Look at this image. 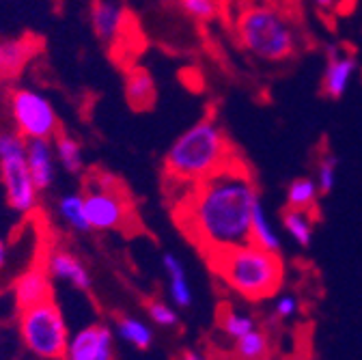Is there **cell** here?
<instances>
[{"instance_id":"obj_1","label":"cell","mask_w":362,"mask_h":360,"mask_svg":"<svg viewBox=\"0 0 362 360\" xmlns=\"http://www.w3.org/2000/svg\"><path fill=\"white\" fill-rule=\"evenodd\" d=\"M261 201L255 177L235 156L194 184L177 207V222L205 257L250 244L252 209Z\"/></svg>"},{"instance_id":"obj_2","label":"cell","mask_w":362,"mask_h":360,"mask_svg":"<svg viewBox=\"0 0 362 360\" xmlns=\"http://www.w3.org/2000/svg\"><path fill=\"white\" fill-rule=\"evenodd\" d=\"M233 158V147L222 125L207 115L173 141L164 156V173L175 184L192 188Z\"/></svg>"},{"instance_id":"obj_3","label":"cell","mask_w":362,"mask_h":360,"mask_svg":"<svg viewBox=\"0 0 362 360\" xmlns=\"http://www.w3.org/2000/svg\"><path fill=\"white\" fill-rule=\"evenodd\" d=\"M207 261L226 287L250 302L272 298L283 285L285 267L279 252L263 250L255 244L211 255Z\"/></svg>"},{"instance_id":"obj_4","label":"cell","mask_w":362,"mask_h":360,"mask_svg":"<svg viewBox=\"0 0 362 360\" xmlns=\"http://www.w3.org/2000/svg\"><path fill=\"white\" fill-rule=\"evenodd\" d=\"M242 46L265 63H283L298 50V37L287 16L272 5H250L238 18Z\"/></svg>"},{"instance_id":"obj_5","label":"cell","mask_w":362,"mask_h":360,"mask_svg":"<svg viewBox=\"0 0 362 360\" xmlns=\"http://www.w3.org/2000/svg\"><path fill=\"white\" fill-rule=\"evenodd\" d=\"M18 332L24 349L39 360H63L69 343V328L54 300L20 310Z\"/></svg>"},{"instance_id":"obj_6","label":"cell","mask_w":362,"mask_h":360,"mask_svg":"<svg viewBox=\"0 0 362 360\" xmlns=\"http://www.w3.org/2000/svg\"><path fill=\"white\" fill-rule=\"evenodd\" d=\"M0 184L16 214L30 216L39 207V192L26 164V139L7 127L0 129Z\"/></svg>"},{"instance_id":"obj_7","label":"cell","mask_w":362,"mask_h":360,"mask_svg":"<svg viewBox=\"0 0 362 360\" xmlns=\"http://www.w3.org/2000/svg\"><path fill=\"white\" fill-rule=\"evenodd\" d=\"M82 197L90 231H121L129 224L132 205L115 175L93 173L86 179Z\"/></svg>"},{"instance_id":"obj_8","label":"cell","mask_w":362,"mask_h":360,"mask_svg":"<svg viewBox=\"0 0 362 360\" xmlns=\"http://www.w3.org/2000/svg\"><path fill=\"white\" fill-rule=\"evenodd\" d=\"M13 129L22 139H54L61 132L57 106L48 95L30 86H16L9 93Z\"/></svg>"},{"instance_id":"obj_9","label":"cell","mask_w":362,"mask_h":360,"mask_svg":"<svg viewBox=\"0 0 362 360\" xmlns=\"http://www.w3.org/2000/svg\"><path fill=\"white\" fill-rule=\"evenodd\" d=\"M360 65L354 54L343 52L339 46H328L326 52V69H324V93L332 100H341L358 74Z\"/></svg>"},{"instance_id":"obj_10","label":"cell","mask_w":362,"mask_h":360,"mask_svg":"<svg viewBox=\"0 0 362 360\" xmlns=\"http://www.w3.org/2000/svg\"><path fill=\"white\" fill-rule=\"evenodd\" d=\"M41 263L45 265V269H48L52 281L71 285L78 291H88L90 287H93V279H90L86 265L69 250L52 248V250L45 252Z\"/></svg>"},{"instance_id":"obj_11","label":"cell","mask_w":362,"mask_h":360,"mask_svg":"<svg viewBox=\"0 0 362 360\" xmlns=\"http://www.w3.org/2000/svg\"><path fill=\"white\" fill-rule=\"evenodd\" d=\"M13 300H16V306L20 310L52 300V279H50L48 269H45V265L41 261L26 267L24 272L16 279Z\"/></svg>"},{"instance_id":"obj_12","label":"cell","mask_w":362,"mask_h":360,"mask_svg":"<svg viewBox=\"0 0 362 360\" xmlns=\"http://www.w3.org/2000/svg\"><path fill=\"white\" fill-rule=\"evenodd\" d=\"M26 164L37 192H48L57 179V158L52 139H28L26 141Z\"/></svg>"},{"instance_id":"obj_13","label":"cell","mask_w":362,"mask_h":360,"mask_svg":"<svg viewBox=\"0 0 362 360\" xmlns=\"http://www.w3.org/2000/svg\"><path fill=\"white\" fill-rule=\"evenodd\" d=\"M115 343V335L104 324H88L69 337L63 360H95L106 345Z\"/></svg>"},{"instance_id":"obj_14","label":"cell","mask_w":362,"mask_h":360,"mask_svg":"<svg viewBox=\"0 0 362 360\" xmlns=\"http://www.w3.org/2000/svg\"><path fill=\"white\" fill-rule=\"evenodd\" d=\"M123 95L132 110H151L158 100V86L151 71L143 65H134L125 71L123 80Z\"/></svg>"},{"instance_id":"obj_15","label":"cell","mask_w":362,"mask_h":360,"mask_svg":"<svg viewBox=\"0 0 362 360\" xmlns=\"http://www.w3.org/2000/svg\"><path fill=\"white\" fill-rule=\"evenodd\" d=\"M125 9L119 3H115V0H95L90 5V26H93L98 39L102 43H108V46L121 39L125 30Z\"/></svg>"},{"instance_id":"obj_16","label":"cell","mask_w":362,"mask_h":360,"mask_svg":"<svg viewBox=\"0 0 362 360\" xmlns=\"http://www.w3.org/2000/svg\"><path fill=\"white\" fill-rule=\"evenodd\" d=\"M35 54L37 41L33 37L3 39L0 41V80L18 78Z\"/></svg>"},{"instance_id":"obj_17","label":"cell","mask_w":362,"mask_h":360,"mask_svg":"<svg viewBox=\"0 0 362 360\" xmlns=\"http://www.w3.org/2000/svg\"><path fill=\"white\" fill-rule=\"evenodd\" d=\"M162 267L166 274V283H168V294L170 300L177 308H188L194 300L192 296V287L188 283V274H186V265L181 263V259L173 252H164L162 257Z\"/></svg>"},{"instance_id":"obj_18","label":"cell","mask_w":362,"mask_h":360,"mask_svg":"<svg viewBox=\"0 0 362 360\" xmlns=\"http://www.w3.org/2000/svg\"><path fill=\"white\" fill-rule=\"evenodd\" d=\"M250 244L269 250V252H281V236L274 229V222L267 216L263 203L259 201L252 209V220H250Z\"/></svg>"},{"instance_id":"obj_19","label":"cell","mask_w":362,"mask_h":360,"mask_svg":"<svg viewBox=\"0 0 362 360\" xmlns=\"http://www.w3.org/2000/svg\"><path fill=\"white\" fill-rule=\"evenodd\" d=\"M52 147H54L57 164L65 173L76 175V177L84 173V151H82V145L76 137H71V134H67V132H59L52 139Z\"/></svg>"},{"instance_id":"obj_20","label":"cell","mask_w":362,"mask_h":360,"mask_svg":"<svg viewBox=\"0 0 362 360\" xmlns=\"http://www.w3.org/2000/svg\"><path fill=\"white\" fill-rule=\"evenodd\" d=\"M57 216L61 218V222L67 229L76 231V233H88V220L84 214V197L82 192H67L61 194L57 201Z\"/></svg>"},{"instance_id":"obj_21","label":"cell","mask_w":362,"mask_h":360,"mask_svg":"<svg viewBox=\"0 0 362 360\" xmlns=\"http://www.w3.org/2000/svg\"><path fill=\"white\" fill-rule=\"evenodd\" d=\"M283 227L287 231V236L302 248L310 246L313 236H315V220L310 216V211L304 209H291L287 207L283 211Z\"/></svg>"},{"instance_id":"obj_22","label":"cell","mask_w":362,"mask_h":360,"mask_svg":"<svg viewBox=\"0 0 362 360\" xmlns=\"http://www.w3.org/2000/svg\"><path fill=\"white\" fill-rule=\"evenodd\" d=\"M115 332L136 349H149L153 343V330L149 328V324H145L139 318H129V315L117 318Z\"/></svg>"},{"instance_id":"obj_23","label":"cell","mask_w":362,"mask_h":360,"mask_svg":"<svg viewBox=\"0 0 362 360\" xmlns=\"http://www.w3.org/2000/svg\"><path fill=\"white\" fill-rule=\"evenodd\" d=\"M320 197L322 194H320V190H317V184H315L313 177H298L287 188V207L313 211L317 201H320Z\"/></svg>"},{"instance_id":"obj_24","label":"cell","mask_w":362,"mask_h":360,"mask_svg":"<svg viewBox=\"0 0 362 360\" xmlns=\"http://www.w3.org/2000/svg\"><path fill=\"white\" fill-rule=\"evenodd\" d=\"M233 343H235L233 345L235 360H259L269 354V337L259 326L255 330L246 332L244 337L235 339Z\"/></svg>"},{"instance_id":"obj_25","label":"cell","mask_w":362,"mask_h":360,"mask_svg":"<svg viewBox=\"0 0 362 360\" xmlns=\"http://www.w3.org/2000/svg\"><path fill=\"white\" fill-rule=\"evenodd\" d=\"M220 328H222V332L226 337L235 341V339L244 337L246 332L255 330L257 328V320L252 318V315H248V313H242V310L229 306V308H224L220 313Z\"/></svg>"},{"instance_id":"obj_26","label":"cell","mask_w":362,"mask_h":360,"mask_svg":"<svg viewBox=\"0 0 362 360\" xmlns=\"http://www.w3.org/2000/svg\"><path fill=\"white\" fill-rule=\"evenodd\" d=\"M337 182H339V158L326 153L317 162V173H315L317 190H320V194H330L337 188Z\"/></svg>"},{"instance_id":"obj_27","label":"cell","mask_w":362,"mask_h":360,"mask_svg":"<svg viewBox=\"0 0 362 360\" xmlns=\"http://www.w3.org/2000/svg\"><path fill=\"white\" fill-rule=\"evenodd\" d=\"M147 315H149V320L160 328L179 326V313L175 310V306L166 304L164 300H149L147 302Z\"/></svg>"},{"instance_id":"obj_28","label":"cell","mask_w":362,"mask_h":360,"mask_svg":"<svg viewBox=\"0 0 362 360\" xmlns=\"http://www.w3.org/2000/svg\"><path fill=\"white\" fill-rule=\"evenodd\" d=\"M300 313V300L291 294H283L274 298L272 304V315H269V326H274L276 322H289Z\"/></svg>"},{"instance_id":"obj_29","label":"cell","mask_w":362,"mask_h":360,"mask_svg":"<svg viewBox=\"0 0 362 360\" xmlns=\"http://www.w3.org/2000/svg\"><path fill=\"white\" fill-rule=\"evenodd\" d=\"M179 7L199 22H211L218 13V0H179Z\"/></svg>"},{"instance_id":"obj_30","label":"cell","mask_w":362,"mask_h":360,"mask_svg":"<svg viewBox=\"0 0 362 360\" xmlns=\"http://www.w3.org/2000/svg\"><path fill=\"white\" fill-rule=\"evenodd\" d=\"M313 3H315L317 9H322L326 13H332V11L339 9V5L343 3V0H313Z\"/></svg>"},{"instance_id":"obj_31","label":"cell","mask_w":362,"mask_h":360,"mask_svg":"<svg viewBox=\"0 0 362 360\" xmlns=\"http://www.w3.org/2000/svg\"><path fill=\"white\" fill-rule=\"evenodd\" d=\"M179 360H209V358L199 349H186L184 354L179 356Z\"/></svg>"},{"instance_id":"obj_32","label":"cell","mask_w":362,"mask_h":360,"mask_svg":"<svg viewBox=\"0 0 362 360\" xmlns=\"http://www.w3.org/2000/svg\"><path fill=\"white\" fill-rule=\"evenodd\" d=\"M7 242L3 240V238H0V269H3L5 265H7Z\"/></svg>"},{"instance_id":"obj_33","label":"cell","mask_w":362,"mask_h":360,"mask_svg":"<svg viewBox=\"0 0 362 360\" xmlns=\"http://www.w3.org/2000/svg\"><path fill=\"white\" fill-rule=\"evenodd\" d=\"M9 360H39V358H35V356H30L26 349L24 352H20V354H16V356H11Z\"/></svg>"},{"instance_id":"obj_34","label":"cell","mask_w":362,"mask_h":360,"mask_svg":"<svg viewBox=\"0 0 362 360\" xmlns=\"http://www.w3.org/2000/svg\"><path fill=\"white\" fill-rule=\"evenodd\" d=\"M259 360H272V358H269V356H265V358H259Z\"/></svg>"}]
</instances>
